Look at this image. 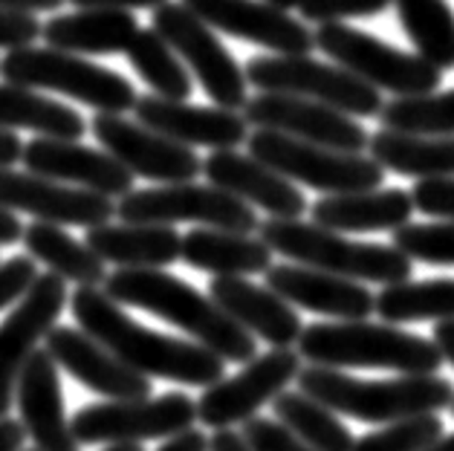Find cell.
Listing matches in <instances>:
<instances>
[{
	"mask_svg": "<svg viewBox=\"0 0 454 451\" xmlns=\"http://www.w3.org/2000/svg\"><path fill=\"white\" fill-rule=\"evenodd\" d=\"M70 310L87 336L107 347L130 370L145 379H165L208 388L226 377V362L192 338L165 336L130 318L121 304L107 299L98 287H79L70 299Z\"/></svg>",
	"mask_w": 454,
	"mask_h": 451,
	"instance_id": "6da1fadb",
	"label": "cell"
},
{
	"mask_svg": "<svg viewBox=\"0 0 454 451\" xmlns=\"http://www.w3.org/2000/svg\"><path fill=\"white\" fill-rule=\"evenodd\" d=\"M105 295L116 304L137 307L180 327L185 336H192V342L212 350L223 362L247 365L258 356L254 336L231 322L208 295L176 275L162 269H116L105 278Z\"/></svg>",
	"mask_w": 454,
	"mask_h": 451,
	"instance_id": "7a4b0ae2",
	"label": "cell"
},
{
	"mask_svg": "<svg viewBox=\"0 0 454 451\" xmlns=\"http://www.w3.org/2000/svg\"><path fill=\"white\" fill-rule=\"evenodd\" d=\"M295 382L298 391L333 414L373 425H387L417 414H437L454 402V385L437 373L400 379H359L341 373L339 368L309 365L298 370Z\"/></svg>",
	"mask_w": 454,
	"mask_h": 451,
	"instance_id": "3957f363",
	"label": "cell"
},
{
	"mask_svg": "<svg viewBox=\"0 0 454 451\" xmlns=\"http://www.w3.org/2000/svg\"><path fill=\"white\" fill-rule=\"evenodd\" d=\"M295 354L318 368H382L403 377L437 373L442 356L426 336L408 333L396 324L330 322L309 324L295 342Z\"/></svg>",
	"mask_w": 454,
	"mask_h": 451,
	"instance_id": "277c9868",
	"label": "cell"
},
{
	"mask_svg": "<svg viewBox=\"0 0 454 451\" xmlns=\"http://www.w3.org/2000/svg\"><path fill=\"white\" fill-rule=\"evenodd\" d=\"M258 235L270 252L290 258L309 269H321L339 278L368 281V284H400L411 281V260L400 249L385 244H362L348 240L341 232H330L325 226L298 220H263Z\"/></svg>",
	"mask_w": 454,
	"mask_h": 451,
	"instance_id": "5b68a950",
	"label": "cell"
},
{
	"mask_svg": "<svg viewBox=\"0 0 454 451\" xmlns=\"http://www.w3.org/2000/svg\"><path fill=\"white\" fill-rule=\"evenodd\" d=\"M0 75L6 79V84H20L38 93L50 90L70 96L75 102L110 116L130 113L139 98L134 84L121 73L87 61L75 52L35 47V43L9 50L6 58L0 61Z\"/></svg>",
	"mask_w": 454,
	"mask_h": 451,
	"instance_id": "8992f818",
	"label": "cell"
},
{
	"mask_svg": "<svg viewBox=\"0 0 454 451\" xmlns=\"http://www.w3.org/2000/svg\"><path fill=\"white\" fill-rule=\"evenodd\" d=\"M313 47L380 93L385 90L396 98H411L440 90L442 73L431 67L426 58H419L417 52L396 50L356 27L321 24L313 32Z\"/></svg>",
	"mask_w": 454,
	"mask_h": 451,
	"instance_id": "52a82bcc",
	"label": "cell"
},
{
	"mask_svg": "<svg viewBox=\"0 0 454 451\" xmlns=\"http://www.w3.org/2000/svg\"><path fill=\"white\" fill-rule=\"evenodd\" d=\"M247 82L261 93H284L327 105L345 116H380L382 93L345 67H330L313 55H258L247 64Z\"/></svg>",
	"mask_w": 454,
	"mask_h": 451,
	"instance_id": "ba28073f",
	"label": "cell"
},
{
	"mask_svg": "<svg viewBox=\"0 0 454 451\" xmlns=\"http://www.w3.org/2000/svg\"><path fill=\"white\" fill-rule=\"evenodd\" d=\"M247 148L249 157L270 165L290 183H301L325 194L371 191L385 183V168L364 153L309 145L275 130H254L247 136Z\"/></svg>",
	"mask_w": 454,
	"mask_h": 451,
	"instance_id": "9c48e42d",
	"label": "cell"
},
{
	"mask_svg": "<svg viewBox=\"0 0 454 451\" xmlns=\"http://www.w3.org/2000/svg\"><path fill=\"white\" fill-rule=\"evenodd\" d=\"M116 217L121 223H153V226L197 223L206 229H223V232H240V235L258 232L261 226L252 206L226 194L223 189L200 185L194 180L128 191L125 197H119Z\"/></svg>",
	"mask_w": 454,
	"mask_h": 451,
	"instance_id": "30bf717a",
	"label": "cell"
},
{
	"mask_svg": "<svg viewBox=\"0 0 454 451\" xmlns=\"http://www.w3.org/2000/svg\"><path fill=\"white\" fill-rule=\"evenodd\" d=\"M151 27L180 55V61L192 70L197 84L217 107L243 110L249 98L247 73L235 61V55L226 50V43H220L212 27H206L192 9L174 4V0H165L162 6L153 9Z\"/></svg>",
	"mask_w": 454,
	"mask_h": 451,
	"instance_id": "8fae6325",
	"label": "cell"
},
{
	"mask_svg": "<svg viewBox=\"0 0 454 451\" xmlns=\"http://www.w3.org/2000/svg\"><path fill=\"white\" fill-rule=\"evenodd\" d=\"M197 405L185 393H162L142 400H107L84 405L70 428L79 446H125L145 439H168L194 428Z\"/></svg>",
	"mask_w": 454,
	"mask_h": 451,
	"instance_id": "7c38bea8",
	"label": "cell"
},
{
	"mask_svg": "<svg viewBox=\"0 0 454 451\" xmlns=\"http://www.w3.org/2000/svg\"><path fill=\"white\" fill-rule=\"evenodd\" d=\"M301 370V356L293 347H272L263 356H254L235 377H223L208 385L197 400V420L206 428H231L243 425L281 391L290 388Z\"/></svg>",
	"mask_w": 454,
	"mask_h": 451,
	"instance_id": "4fadbf2b",
	"label": "cell"
},
{
	"mask_svg": "<svg viewBox=\"0 0 454 451\" xmlns=\"http://www.w3.org/2000/svg\"><path fill=\"white\" fill-rule=\"evenodd\" d=\"M67 304V287L59 275H35L29 290L12 304L4 322H0V416H9L15 400V385L29 356L59 322Z\"/></svg>",
	"mask_w": 454,
	"mask_h": 451,
	"instance_id": "5bb4252c",
	"label": "cell"
},
{
	"mask_svg": "<svg viewBox=\"0 0 454 451\" xmlns=\"http://www.w3.org/2000/svg\"><path fill=\"white\" fill-rule=\"evenodd\" d=\"M93 136L98 139L110 157L134 177H145L151 183H192L203 174V159L192 148L180 145L168 136L157 134L125 116L96 113L90 122Z\"/></svg>",
	"mask_w": 454,
	"mask_h": 451,
	"instance_id": "9a60e30c",
	"label": "cell"
},
{
	"mask_svg": "<svg viewBox=\"0 0 454 451\" xmlns=\"http://www.w3.org/2000/svg\"><path fill=\"white\" fill-rule=\"evenodd\" d=\"M247 125L258 130H275V134L309 142V145L333 148L345 153H362L368 148L371 134L353 116L339 110L309 102V98L284 96V93H258L243 105Z\"/></svg>",
	"mask_w": 454,
	"mask_h": 451,
	"instance_id": "2e32d148",
	"label": "cell"
},
{
	"mask_svg": "<svg viewBox=\"0 0 454 451\" xmlns=\"http://www.w3.org/2000/svg\"><path fill=\"white\" fill-rule=\"evenodd\" d=\"M0 208L32 214L38 223L82 229L110 223L116 214V203L110 197L15 168H0Z\"/></svg>",
	"mask_w": 454,
	"mask_h": 451,
	"instance_id": "e0dca14e",
	"label": "cell"
},
{
	"mask_svg": "<svg viewBox=\"0 0 454 451\" xmlns=\"http://www.w3.org/2000/svg\"><path fill=\"white\" fill-rule=\"evenodd\" d=\"M206 27L223 35L258 43L272 55H309L313 29L263 0H180Z\"/></svg>",
	"mask_w": 454,
	"mask_h": 451,
	"instance_id": "ac0fdd59",
	"label": "cell"
},
{
	"mask_svg": "<svg viewBox=\"0 0 454 451\" xmlns=\"http://www.w3.org/2000/svg\"><path fill=\"white\" fill-rule=\"evenodd\" d=\"M20 162L29 174L47 177L75 189L93 191L119 200L128 191H134V174H128L107 151L87 148L79 139H50L35 136L24 145Z\"/></svg>",
	"mask_w": 454,
	"mask_h": 451,
	"instance_id": "d6986e66",
	"label": "cell"
},
{
	"mask_svg": "<svg viewBox=\"0 0 454 451\" xmlns=\"http://www.w3.org/2000/svg\"><path fill=\"white\" fill-rule=\"evenodd\" d=\"M134 113L139 125L157 130L185 148L231 151L249 136V125L240 110L171 102V98H157L148 93L137 98Z\"/></svg>",
	"mask_w": 454,
	"mask_h": 451,
	"instance_id": "ffe728a7",
	"label": "cell"
},
{
	"mask_svg": "<svg viewBox=\"0 0 454 451\" xmlns=\"http://www.w3.org/2000/svg\"><path fill=\"white\" fill-rule=\"evenodd\" d=\"M43 350L52 356L59 368L84 385L87 391L102 393L105 400H142L151 397V379L130 370L125 362H119L107 347H102L84 333L73 327H52L43 338Z\"/></svg>",
	"mask_w": 454,
	"mask_h": 451,
	"instance_id": "44dd1931",
	"label": "cell"
},
{
	"mask_svg": "<svg viewBox=\"0 0 454 451\" xmlns=\"http://www.w3.org/2000/svg\"><path fill=\"white\" fill-rule=\"evenodd\" d=\"M15 402L20 425L32 437L35 451H82L79 439L64 411V391L59 382V365L47 350H35L24 365L15 385Z\"/></svg>",
	"mask_w": 454,
	"mask_h": 451,
	"instance_id": "7402d4cb",
	"label": "cell"
},
{
	"mask_svg": "<svg viewBox=\"0 0 454 451\" xmlns=\"http://www.w3.org/2000/svg\"><path fill=\"white\" fill-rule=\"evenodd\" d=\"M203 174L208 185L223 189L247 206L263 208L275 220H298L309 208L307 197L290 180L235 148L212 151V157L203 159Z\"/></svg>",
	"mask_w": 454,
	"mask_h": 451,
	"instance_id": "603a6c76",
	"label": "cell"
},
{
	"mask_svg": "<svg viewBox=\"0 0 454 451\" xmlns=\"http://www.w3.org/2000/svg\"><path fill=\"white\" fill-rule=\"evenodd\" d=\"M263 275H267V290L290 307L330 315L336 322H364L373 313V292L359 281L309 269L301 263H281V267L272 263Z\"/></svg>",
	"mask_w": 454,
	"mask_h": 451,
	"instance_id": "cb8c5ba5",
	"label": "cell"
},
{
	"mask_svg": "<svg viewBox=\"0 0 454 451\" xmlns=\"http://www.w3.org/2000/svg\"><path fill=\"white\" fill-rule=\"evenodd\" d=\"M208 299L249 336L263 338L270 347H293L304 330L290 304L247 278H212Z\"/></svg>",
	"mask_w": 454,
	"mask_h": 451,
	"instance_id": "d4e9b609",
	"label": "cell"
},
{
	"mask_svg": "<svg viewBox=\"0 0 454 451\" xmlns=\"http://www.w3.org/2000/svg\"><path fill=\"white\" fill-rule=\"evenodd\" d=\"M414 203L403 189L327 194L313 203V223L330 232H394L411 220Z\"/></svg>",
	"mask_w": 454,
	"mask_h": 451,
	"instance_id": "484cf974",
	"label": "cell"
},
{
	"mask_svg": "<svg viewBox=\"0 0 454 451\" xmlns=\"http://www.w3.org/2000/svg\"><path fill=\"white\" fill-rule=\"evenodd\" d=\"M84 244L98 260L119 269H162L180 258V235L174 226L102 223L87 229Z\"/></svg>",
	"mask_w": 454,
	"mask_h": 451,
	"instance_id": "4316f807",
	"label": "cell"
},
{
	"mask_svg": "<svg viewBox=\"0 0 454 451\" xmlns=\"http://www.w3.org/2000/svg\"><path fill=\"white\" fill-rule=\"evenodd\" d=\"M137 32L139 20L125 9H79L41 24V38L47 41V47L75 55L125 52Z\"/></svg>",
	"mask_w": 454,
	"mask_h": 451,
	"instance_id": "83f0119b",
	"label": "cell"
},
{
	"mask_svg": "<svg viewBox=\"0 0 454 451\" xmlns=\"http://www.w3.org/2000/svg\"><path fill=\"white\" fill-rule=\"evenodd\" d=\"M180 258L188 267L212 272L215 278H247L272 267V252L261 237L206 226L180 237Z\"/></svg>",
	"mask_w": 454,
	"mask_h": 451,
	"instance_id": "f1b7e54d",
	"label": "cell"
},
{
	"mask_svg": "<svg viewBox=\"0 0 454 451\" xmlns=\"http://www.w3.org/2000/svg\"><path fill=\"white\" fill-rule=\"evenodd\" d=\"M371 159L403 177H454V136H417L380 128L368 139Z\"/></svg>",
	"mask_w": 454,
	"mask_h": 451,
	"instance_id": "f546056e",
	"label": "cell"
},
{
	"mask_svg": "<svg viewBox=\"0 0 454 451\" xmlns=\"http://www.w3.org/2000/svg\"><path fill=\"white\" fill-rule=\"evenodd\" d=\"M0 130H32L50 139H82L87 122L79 110L20 84H0Z\"/></svg>",
	"mask_w": 454,
	"mask_h": 451,
	"instance_id": "4dcf8cb0",
	"label": "cell"
},
{
	"mask_svg": "<svg viewBox=\"0 0 454 451\" xmlns=\"http://www.w3.org/2000/svg\"><path fill=\"white\" fill-rule=\"evenodd\" d=\"M24 249L32 260H41L61 281H73L79 287H98L105 284V260L93 255V249L75 240L55 223H32L24 226Z\"/></svg>",
	"mask_w": 454,
	"mask_h": 451,
	"instance_id": "1f68e13d",
	"label": "cell"
},
{
	"mask_svg": "<svg viewBox=\"0 0 454 451\" xmlns=\"http://www.w3.org/2000/svg\"><path fill=\"white\" fill-rule=\"evenodd\" d=\"M373 313H380L385 324L454 322V278L387 284L373 295Z\"/></svg>",
	"mask_w": 454,
	"mask_h": 451,
	"instance_id": "d6a6232c",
	"label": "cell"
},
{
	"mask_svg": "<svg viewBox=\"0 0 454 451\" xmlns=\"http://www.w3.org/2000/svg\"><path fill=\"white\" fill-rule=\"evenodd\" d=\"M275 423L313 451H353L356 437L339 416L301 391H281L272 400Z\"/></svg>",
	"mask_w": 454,
	"mask_h": 451,
	"instance_id": "836d02e7",
	"label": "cell"
},
{
	"mask_svg": "<svg viewBox=\"0 0 454 451\" xmlns=\"http://www.w3.org/2000/svg\"><path fill=\"white\" fill-rule=\"evenodd\" d=\"M400 27L419 58L431 67L454 70V12L446 0H391Z\"/></svg>",
	"mask_w": 454,
	"mask_h": 451,
	"instance_id": "e575fe53",
	"label": "cell"
},
{
	"mask_svg": "<svg viewBox=\"0 0 454 451\" xmlns=\"http://www.w3.org/2000/svg\"><path fill=\"white\" fill-rule=\"evenodd\" d=\"M128 61L130 67L139 73V79L148 84L151 96L157 98H171V102H188V96L194 93V79L188 67L180 61L168 43L153 27L137 32V38L130 41Z\"/></svg>",
	"mask_w": 454,
	"mask_h": 451,
	"instance_id": "d590c367",
	"label": "cell"
},
{
	"mask_svg": "<svg viewBox=\"0 0 454 451\" xmlns=\"http://www.w3.org/2000/svg\"><path fill=\"white\" fill-rule=\"evenodd\" d=\"M382 128L417 136H454V90L394 98L380 110Z\"/></svg>",
	"mask_w": 454,
	"mask_h": 451,
	"instance_id": "8d00e7d4",
	"label": "cell"
},
{
	"mask_svg": "<svg viewBox=\"0 0 454 451\" xmlns=\"http://www.w3.org/2000/svg\"><path fill=\"white\" fill-rule=\"evenodd\" d=\"M442 420L437 414H417L387 423L353 443V451H426L442 437Z\"/></svg>",
	"mask_w": 454,
	"mask_h": 451,
	"instance_id": "74e56055",
	"label": "cell"
},
{
	"mask_svg": "<svg viewBox=\"0 0 454 451\" xmlns=\"http://www.w3.org/2000/svg\"><path fill=\"white\" fill-rule=\"evenodd\" d=\"M394 249H400L408 260L434 263V267H454V223H405L394 229Z\"/></svg>",
	"mask_w": 454,
	"mask_h": 451,
	"instance_id": "f35d334b",
	"label": "cell"
},
{
	"mask_svg": "<svg viewBox=\"0 0 454 451\" xmlns=\"http://www.w3.org/2000/svg\"><path fill=\"white\" fill-rule=\"evenodd\" d=\"M391 6V0H301L298 12L301 20H313V24H341L350 18H373L382 15Z\"/></svg>",
	"mask_w": 454,
	"mask_h": 451,
	"instance_id": "ab89813d",
	"label": "cell"
},
{
	"mask_svg": "<svg viewBox=\"0 0 454 451\" xmlns=\"http://www.w3.org/2000/svg\"><path fill=\"white\" fill-rule=\"evenodd\" d=\"M243 439L252 451H313L307 448L301 439H295L281 423L263 420V416H252L243 423Z\"/></svg>",
	"mask_w": 454,
	"mask_h": 451,
	"instance_id": "60d3db41",
	"label": "cell"
},
{
	"mask_svg": "<svg viewBox=\"0 0 454 451\" xmlns=\"http://www.w3.org/2000/svg\"><path fill=\"white\" fill-rule=\"evenodd\" d=\"M411 203L428 217L451 220L454 223V177L419 180L411 191Z\"/></svg>",
	"mask_w": 454,
	"mask_h": 451,
	"instance_id": "b9f144b4",
	"label": "cell"
},
{
	"mask_svg": "<svg viewBox=\"0 0 454 451\" xmlns=\"http://www.w3.org/2000/svg\"><path fill=\"white\" fill-rule=\"evenodd\" d=\"M35 260L29 255H15L0 263V310L12 307L35 281Z\"/></svg>",
	"mask_w": 454,
	"mask_h": 451,
	"instance_id": "7bdbcfd3",
	"label": "cell"
},
{
	"mask_svg": "<svg viewBox=\"0 0 454 451\" xmlns=\"http://www.w3.org/2000/svg\"><path fill=\"white\" fill-rule=\"evenodd\" d=\"M41 38V20L32 12L0 9V50L32 47Z\"/></svg>",
	"mask_w": 454,
	"mask_h": 451,
	"instance_id": "ee69618b",
	"label": "cell"
},
{
	"mask_svg": "<svg viewBox=\"0 0 454 451\" xmlns=\"http://www.w3.org/2000/svg\"><path fill=\"white\" fill-rule=\"evenodd\" d=\"M157 451H208V437L200 428H188V432L168 437Z\"/></svg>",
	"mask_w": 454,
	"mask_h": 451,
	"instance_id": "f6af8a7d",
	"label": "cell"
},
{
	"mask_svg": "<svg viewBox=\"0 0 454 451\" xmlns=\"http://www.w3.org/2000/svg\"><path fill=\"white\" fill-rule=\"evenodd\" d=\"M79 9H125V12H134V9H157L165 0H70Z\"/></svg>",
	"mask_w": 454,
	"mask_h": 451,
	"instance_id": "bcb514c9",
	"label": "cell"
},
{
	"mask_svg": "<svg viewBox=\"0 0 454 451\" xmlns=\"http://www.w3.org/2000/svg\"><path fill=\"white\" fill-rule=\"evenodd\" d=\"M27 432L12 416H0V451H24Z\"/></svg>",
	"mask_w": 454,
	"mask_h": 451,
	"instance_id": "7dc6e473",
	"label": "cell"
},
{
	"mask_svg": "<svg viewBox=\"0 0 454 451\" xmlns=\"http://www.w3.org/2000/svg\"><path fill=\"white\" fill-rule=\"evenodd\" d=\"M208 451H252L247 446L240 432H231V428H220L212 437H208Z\"/></svg>",
	"mask_w": 454,
	"mask_h": 451,
	"instance_id": "c3c4849f",
	"label": "cell"
},
{
	"mask_svg": "<svg viewBox=\"0 0 454 451\" xmlns=\"http://www.w3.org/2000/svg\"><path fill=\"white\" fill-rule=\"evenodd\" d=\"M20 153H24V142L15 136V130H0V168H12L20 162Z\"/></svg>",
	"mask_w": 454,
	"mask_h": 451,
	"instance_id": "681fc988",
	"label": "cell"
},
{
	"mask_svg": "<svg viewBox=\"0 0 454 451\" xmlns=\"http://www.w3.org/2000/svg\"><path fill=\"white\" fill-rule=\"evenodd\" d=\"M20 237H24V223H20L15 212L0 208V246H12Z\"/></svg>",
	"mask_w": 454,
	"mask_h": 451,
	"instance_id": "f907efd6",
	"label": "cell"
},
{
	"mask_svg": "<svg viewBox=\"0 0 454 451\" xmlns=\"http://www.w3.org/2000/svg\"><path fill=\"white\" fill-rule=\"evenodd\" d=\"M431 342L437 345L442 362H449L454 368V322H437L434 324V338Z\"/></svg>",
	"mask_w": 454,
	"mask_h": 451,
	"instance_id": "816d5d0a",
	"label": "cell"
},
{
	"mask_svg": "<svg viewBox=\"0 0 454 451\" xmlns=\"http://www.w3.org/2000/svg\"><path fill=\"white\" fill-rule=\"evenodd\" d=\"M67 0H0V9H18V12H55Z\"/></svg>",
	"mask_w": 454,
	"mask_h": 451,
	"instance_id": "f5cc1de1",
	"label": "cell"
},
{
	"mask_svg": "<svg viewBox=\"0 0 454 451\" xmlns=\"http://www.w3.org/2000/svg\"><path fill=\"white\" fill-rule=\"evenodd\" d=\"M426 451H454V434H449V437H440L434 446L431 448H426Z\"/></svg>",
	"mask_w": 454,
	"mask_h": 451,
	"instance_id": "db71d44e",
	"label": "cell"
},
{
	"mask_svg": "<svg viewBox=\"0 0 454 451\" xmlns=\"http://www.w3.org/2000/svg\"><path fill=\"white\" fill-rule=\"evenodd\" d=\"M263 4L278 6V9H284V12H293V9H298V4H301V0H263Z\"/></svg>",
	"mask_w": 454,
	"mask_h": 451,
	"instance_id": "11a10c76",
	"label": "cell"
},
{
	"mask_svg": "<svg viewBox=\"0 0 454 451\" xmlns=\"http://www.w3.org/2000/svg\"><path fill=\"white\" fill-rule=\"evenodd\" d=\"M105 451H145L142 443H125V446H107Z\"/></svg>",
	"mask_w": 454,
	"mask_h": 451,
	"instance_id": "9f6ffc18",
	"label": "cell"
},
{
	"mask_svg": "<svg viewBox=\"0 0 454 451\" xmlns=\"http://www.w3.org/2000/svg\"><path fill=\"white\" fill-rule=\"evenodd\" d=\"M449 408H451V414H454V402H451V405H449Z\"/></svg>",
	"mask_w": 454,
	"mask_h": 451,
	"instance_id": "6f0895ef",
	"label": "cell"
},
{
	"mask_svg": "<svg viewBox=\"0 0 454 451\" xmlns=\"http://www.w3.org/2000/svg\"><path fill=\"white\" fill-rule=\"evenodd\" d=\"M32 451H35V448H32Z\"/></svg>",
	"mask_w": 454,
	"mask_h": 451,
	"instance_id": "680465c9",
	"label": "cell"
}]
</instances>
